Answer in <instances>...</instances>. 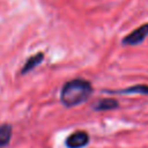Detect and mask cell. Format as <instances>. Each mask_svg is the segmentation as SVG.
Here are the masks:
<instances>
[{
  "mask_svg": "<svg viewBox=\"0 0 148 148\" xmlns=\"http://www.w3.org/2000/svg\"><path fill=\"white\" fill-rule=\"evenodd\" d=\"M94 91L91 83L88 80L77 77L64 83L60 90V102L66 108L77 106L89 99Z\"/></svg>",
  "mask_w": 148,
  "mask_h": 148,
  "instance_id": "6da1fadb",
  "label": "cell"
},
{
  "mask_svg": "<svg viewBox=\"0 0 148 148\" xmlns=\"http://www.w3.org/2000/svg\"><path fill=\"white\" fill-rule=\"evenodd\" d=\"M147 36H148V23H145V24L138 27L136 29H134L127 36H125L123 38V44L130 45V46L139 45L147 38Z\"/></svg>",
  "mask_w": 148,
  "mask_h": 148,
  "instance_id": "7a4b0ae2",
  "label": "cell"
},
{
  "mask_svg": "<svg viewBox=\"0 0 148 148\" xmlns=\"http://www.w3.org/2000/svg\"><path fill=\"white\" fill-rule=\"evenodd\" d=\"M90 141L89 134L86 131H75L69 134L65 140V146L67 148H84Z\"/></svg>",
  "mask_w": 148,
  "mask_h": 148,
  "instance_id": "3957f363",
  "label": "cell"
},
{
  "mask_svg": "<svg viewBox=\"0 0 148 148\" xmlns=\"http://www.w3.org/2000/svg\"><path fill=\"white\" fill-rule=\"evenodd\" d=\"M43 60H44V53H43V52H38V53L32 54L31 57H29V58L24 61V64H23V66H22V68H21V71H20V74H21V75L28 74V73L31 72L34 68H36Z\"/></svg>",
  "mask_w": 148,
  "mask_h": 148,
  "instance_id": "277c9868",
  "label": "cell"
},
{
  "mask_svg": "<svg viewBox=\"0 0 148 148\" xmlns=\"http://www.w3.org/2000/svg\"><path fill=\"white\" fill-rule=\"evenodd\" d=\"M119 106V103L114 98H102L98 99L95 104H92V110L95 111H110L114 110Z\"/></svg>",
  "mask_w": 148,
  "mask_h": 148,
  "instance_id": "5b68a950",
  "label": "cell"
},
{
  "mask_svg": "<svg viewBox=\"0 0 148 148\" xmlns=\"http://www.w3.org/2000/svg\"><path fill=\"white\" fill-rule=\"evenodd\" d=\"M13 135V126L8 123L0 125V148H3L9 145Z\"/></svg>",
  "mask_w": 148,
  "mask_h": 148,
  "instance_id": "8992f818",
  "label": "cell"
},
{
  "mask_svg": "<svg viewBox=\"0 0 148 148\" xmlns=\"http://www.w3.org/2000/svg\"><path fill=\"white\" fill-rule=\"evenodd\" d=\"M112 94H141V95H148V84H136L132 86L125 89L120 90H113L110 91Z\"/></svg>",
  "mask_w": 148,
  "mask_h": 148,
  "instance_id": "52a82bcc",
  "label": "cell"
}]
</instances>
